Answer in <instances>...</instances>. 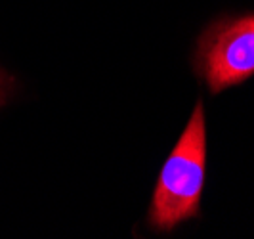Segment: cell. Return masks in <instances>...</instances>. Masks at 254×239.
Listing matches in <instances>:
<instances>
[{"mask_svg": "<svg viewBox=\"0 0 254 239\" xmlns=\"http://www.w3.org/2000/svg\"><path fill=\"white\" fill-rule=\"evenodd\" d=\"M206 130L203 103L195 105L190 123L174 151L166 159L153 193L149 220L157 230L168 232L199 214L204 184Z\"/></svg>", "mask_w": 254, "mask_h": 239, "instance_id": "cell-1", "label": "cell"}, {"mask_svg": "<svg viewBox=\"0 0 254 239\" xmlns=\"http://www.w3.org/2000/svg\"><path fill=\"white\" fill-rule=\"evenodd\" d=\"M197 69L212 92L241 84L254 75V13L208 27L197 46Z\"/></svg>", "mask_w": 254, "mask_h": 239, "instance_id": "cell-2", "label": "cell"}, {"mask_svg": "<svg viewBox=\"0 0 254 239\" xmlns=\"http://www.w3.org/2000/svg\"><path fill=\"white\" fill-rule=\"evenodd\" d=\"M10 90H12V79L6 75L4 71H0V105L8 100Z\"/></svg>", "mask_w": 254, "mask_h": 239, "instance_id": "cell-3", "label": "cell"}]
</instances>
